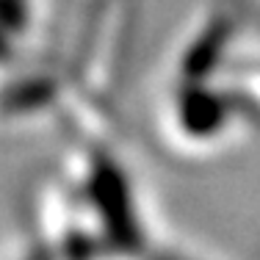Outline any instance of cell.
I'll use <instances>...</instances> for the list:
<instances>
[{
    "mask_svg": "<svg viewBox=\"0 0 260 260\" xmlns=\"http://www.w3.org/2000/svg\"><path fill=\"white\" fill-rule=\"evenodd\" d=\"M42 22H45V0H3L6 64H11L17 55L25 64L30 50L39 45Z\"/></svg>",
    "mask_w": 260,
    "mask_h": 260,
    "instance_id": "7a4b0ae2",
    "label": "cell"
},
{
    "mask_svg": "<svg viewBox=\"0 0 260 260\" xmlns=\"http://www.w3.org/2000/svg\"><path fill=\"white\" fill-rule=\"evenodd\" d=\"M28 255H144L152 227L114 139H75L61 166L34 191Z\"/></svg>",
    "mask_w": 260,
    "mask_h": 260,
    "instance_id": "6da1fadb",
    "label": "cell"
}]
</instances>
